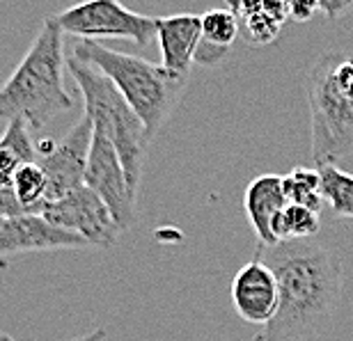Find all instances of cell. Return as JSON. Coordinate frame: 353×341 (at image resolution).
I'll return each mask as SVG.
<instances>
[{
  "mask_svg": "<svg viewBox=\"0 0 353 341\" xmlns=\"http://www.w3.org/2000/svg\"><path fill=\"white\" fill-rule=\"evenodd\" d=\"M34 216H41L53 227L79 234L90 247H110L122 236L110 209L88 186L76 188L55 202L39 204Z\"/></svg>",
  "mask_w": 353,
  "mask_h": 341,
  "instance_id": "7",
  "label": "cell"
},
{
  "mask_svg": "<svg viewBox=\"0 0 353 341\" xmlns=\"http://www.w3.org/2000/svg\"><path fill=\"white\" fill-rule=\"evenodd\" d=\"M228 55H230V48L216 46L207 39H200V44H197V48H195L193 62L200 67H218L225 58H228Z\"/></svg>",
  "mask_w": 353,
  "mask_h": 341,
  "instance_id": "21",
  "label": "cell"
},
{
  "mask_svg": "<svg viewBox=\"0 0 353 341\" xmlns=\"http://www.w3.org/2000/svg\"><path fill=\"white\" fill-rule=\"evenodd\" d=\"M0 216L3 218H17V216H26L23 206L19 204L17 195H14L12 186L0 188Z\"/></svg>",
  "mask_w": 353,
  "mask_h": 341,
  "instance_id": "24",
  "label": "cell"
},
{
  "mask_svg": "<svg viewBox=\"0 0 353 341\" xmlns=\"http://www.w3.org/2000/svg\"><path fill=\"white\" fill-rule=\"evenodd\" d=\"M282 30V23H278L273 17H268L266 12H259L257 17L248 19L245 23L239 25V34L252 46H266L273 39H278Z\"/></svg>",
  "mask_w": 353,
  "mask_h": 341,
  "instance_id": "20",
  "label": "cell"
},
{
  "mask_svg": "<svg viewBox=\"0 0 353 341\" xmlns=\"http://www.w3.org/2000/svg\"><path fill=\"white\" fill-rule=\"evenodd\" d=\"M337 51L323 53L307 74L305 92L312 124V161L335 165L353 152V99L333 81Z\"/></svg>",
  "mask_w": 353,
  "mask_h": 341,
  "instance_id": "5",
  "label": "cell"
},
{
  "mask_svg": "<svg viewBox=\"0 0 353 341\" xmlns=\"http://www.w3.org/2000/svg\"><path fill=\"white\" fill-rule=\"evenodd\" d=\"M67 71L79 85L85 110L94 131L110 140L119 156V163L124 167L129 188L138 195L140 181H143L145 154L152 138L147 136L143 119L136 115V110L126 103V99L119 94L115 83L108 76H103L97 67L88 65L74 55L67 58Z\"/></svg>",
  "mask_w": 353,
  "mask_h": 341,
  "instance_id": "4",
  "label": "cell"
},
{
  "mask_svg": "<svg viewBox=\"0 0 353 341\" xmlns=\"http://www.w3.org/2000/svg\"><path fill=\"white\" fill-rule=\"evenodd\" d=\"M264 12L268 17H273L278 23L285 25L289 21V0H262Z\"/></svg>",
  "mask_w": 353,
  "mask_h": 341,
  "instance_id": "25",
  "label": "cell"
},
{
  "mask_svg": "<svg viewBox=\"0 0 353 341\" xmlns=\"http://www.w3.org/2000/svg\"><path fill=\"white\" fill-rule=\"evenodd\" d=\"M92 131H94L92 129V119L83 110L79 122L72 126V131L67 133L60 145H55L53 140L37 142V158H34V163L44 169L48 179L44 202H55L60 197L69 195L72 190L85 186Z\"/></svg>",
  "mask_w": 353,
  "mask_h": 341,
  "instance_id": "8",
  "label": "cell"
},
{
  "mask_svg": "<svg viewBox=\"0 0 353 341\" xmlns=\"http://www.w3.org/2000/svg\"><path fill=\"white\" fill-rule=\"evenodd\" d=\"M321 176V197L337 218H353V174L337 165L316 167Z\"/></svg>",
  "mask_w": 353,
  "mask_h": 341,
  "instance_id": "17",
  "label": "cell"
},
{
  "mask_svg": "<svg viewBox=\"0 0 353 341\" xmlns=\"http://www.w3.org/2000/svg\"><path fill=\"white\" fill-rule=\"evenodd\" d=\"M257 259L278 280V314L255 341H301L316 335L333 314L342 293V261L312 238L257 247Z\"/></svg>",
  "mask_w": 353,
  "mask_h": 341,
  "instance_id": "1",
  "label": "cell"
},
{
  "mask_svg": "<svg viewBox=\"0 0 353 341\" xmlns=\"http://www.w3.org/2000/svg\"><path fill=\"white\" fill-rule=\"evenodd\" d=\"M225 3H228V10L236 17L239 25L252 17H257L259 12H264L262 0H225Z\"/></svg>",
  "mask_w": 353,
  "mask_h": 341,
  "instance_id": "22",
  "label": "cell"
},
{
  "mask_svg": "<svg viewBox=\"0 0 353 341\" xmlns=\"http://www.w3.org/2000/svg\"><path fill=\"white\" fill-rule=\"evenodd\" d=\"M321 229L319 213L299 204H289L282 209L271 223V234L275 243H287V240H303L312 238Z\"/></svg>",
  "mask_w": 353,
  "mask_h": 341,
  "instance_id": "15",
  "label": "cell"
},
{
  "mask_svg": "<svg viewBox=\"0 0 353 341\" xmlns=\"http://www.w3.org/2000/svg\"><path fill=\"white\" fill-rule=\"evenodd\" d=\"M285 206L287 197L285 188H282V176L262 174L248 183L243 193V209L262 245H278L271 234V223Z\"/></svg>",
  "mask_w": 353,
  "mask_h": 341,
  "instance_id": "13",
  "label": "cell"
},
{
  "mask_svg": "<svg viewBox=\"0 0 353 341\" xmlns=\"http://www.w3.org/2000/svg\"><path fill=\"white\" fill-rule=\"evenodd\" d=\"M65 32L55 17H46L26 58L0 87V119L23 117L30 129H44L74 108L65 87Z\"/></svg>",
  "mask_w": 353,
  "mask_h": 341,
  "instance_id": "2",
  "label": "cell"
},
{
  "mask_svg": "<svg viewBox=\"0 0 353 341\" xmlns=\"http://www.w3.org/2000/svg\"><path fill=\"white\" fill-rule=\"evenodd\" d=\"M72 55L97 67L115 83L119 94L143 119L147 136L152 140L161 131V126L170 119L188 85V74H176L138 55L112 51L99 41H79Z\"/></svg>",
  "mask_w": 353,
  "mask_h": 341,
  "instance_id": "3",
  "label": "cell"
},
{
  "mask_svg": "<svg viewBox=\"0 0 353 341\" xmlns=\"http://www.w3.org/2000/svg\"><path fill=\"white\" fill-rule=\"evenodd\" d=\"M60 30L81 39H126L147 46L157 37V19L124 7L119 0H83L55 14Z\"/></svg>",
  "mask_w": 353,
  "mask_h": 341,
  "instance_id": "6",
  "label": "cell"
},
{
  "mask_svg": "<svg viewBox=\"0 0 353 341\" xmlns=\"http://www.w3.org/2000/svg\"><path fill=\"white\" fill-rule=\"evenodd\" d=\"M234 311L250 325L271 323L278 314L280 291L273 271L257 257L239 268L230 287Z\"/></svg>",
  "mask_w": 353,
  "mask_h": 341,
  "instance_id": "11",
  "label": "cell"
},
{
  "mask_svg": "<svg viewBox=\"0 0 353 341\" xmlns=\"http://www.w3.org/2000/svg\"><path fill=\"white\" fill-rule=\"evenodd\" d=\"M37 158V142L30 138V126L23 117H14L0 136V188L12 186L14 174Z\"/></svg>",
  "mask_w": 353,
  "mask_h": 341,
  "instance_id": "14",
  "label": "cell"
},
{
  "mask_svg": "<svg viewBox=\"0 0 353 341\" xmlns=\"http://www.w3.org/2000/svg\"><path fill=\"white\" fill-rule=\"evenodd\" d=\"M157 39L161 46V65L176 74H188L195 48L202 39V21L197 14H172L157 19Z\"/></svg>",
  "mask_w": 353,
  "mask_h": 341,
  "instance_id": "12",
  "label": "cell"
},
{
  "mask_svg": "<svg viewBox=\"0 0 353 341\" xmlns=\"http://www.w3.org/2000/svg\"><path fill=\"white\" fill-rule=\"evenodd\" d=\"M316 12H321V0H289V19L310 21Z\"/></svg>",
  "mask_w": 353,
  "mask_h": 341,
  "instance_id": "23",
  "label": "cell"
},
{
  "mask_svg": "<svg viewBox=\"0 0 353 341\" xmlns=\"http://www.w3.org/2000/svg\"><path fill=\"white\" fill-rule=\"evenodd\" d=\"M351 5H353V0H326L321 12L326 14L328 19H337V17H342Z\"/></svg>",
  "mask_w": 353,
  "mask_h": 341,
  "instance_id": "26",
  "label": "cell"
},
{
  "mask_svg": "<svg viewBox=\"0 0 353 341\" xmlns=\"http://www.w3.org/2000/svg\"><path fill=\"white\" fill-rule=\"evenodd\" d=\"M200 21H202V39L211 41V44L230 48L239 37V21L228 7H216V10L204 12Z\"/></svg>",
  "mask_w": 353,
  "mask_h": 341,
  "instance_id": "19",
  "label": "cell"
},
{
  "mask_svg": "<svg viewBox=\"0 0 353 341\" xmlns=\"http://www.w3.org/2000/svg\"><path fill=\"white\" fill-rule=\"evenodd\" d=\"M85 186L92 193L101 197L103 204L108 206L122 234L136 225L138 195L129 188V181H126L124 167L119 163L115 147L99 131H92V145L85 167Z\"/></svg>",
  "mask_w": 353,
  "mask_h": 341,
  "instance_id": "9",
  "label": "cell"
},
{
  "mask_svg": "<svg viewBox=\"0 0 353 341\" xmlns=\"http://www.w3.org/2000/svg\"><path fill=\"white\" fill-rule=\"evenodd\" d=\"M46 188H48V179L37 163H28L12 179L14 195H17L19 204L23 206V211L30 213V216H34L39 204L46 200Z\"/></svg>",
  "mask_w": 353,
  "mask_h": 341,
  "instance_id": "18",
  "label": "cell"
},
{
  "mask_svg": "<svg viewBox=\"0 0 353 341\" xmlns=\"http://www.w3.org/2000/svg\"><path fill=\"white\" fill-rule=\"evenodd\" d=\"M90 247L85 238L60 227L48 225L41 216H17L0 220V257L23 252L81 250Z\"/></svg>",
  "mask_w": 353,
  "mask_h": 341,
  "instance_id": "10",
  "label": "cell"
},
{
  "mask_svg": "<svg viewBox=\"0 0 353 341\" xmlns=\"http://www.w3.org/2000/svg\"><path fill=\"white\" fill-rule=\"evenodd\" d=\"M282 188H285V197L289 204H299L321 213V176L316 167H294L287 176H282Z\"/></svg>",
  "mask_w": 353,
  "mask_h": 341,
  "instance_id": "16",
  "label": "cell"
}]
</instances>
